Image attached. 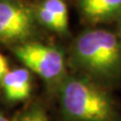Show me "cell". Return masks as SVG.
Segmentation results:
<instances>
[{
	"instance_id": "6da1fadb",
	"label": "cell",
	"mask_w": 121,
	"mask_h": 121,
	"mask_svg": "<svg viewBox=\"0 0 121 121\" xmlns=\"http://www.w3.org/2000/svg\"><path fill=\"white\" fill-rule=\"evenodd\" d=\"M60 103L70 121H120L115 101L107 91L83 77H70L62 83Z\"/></svg>"
},
{
	"instance_id": "7a4b0ae2",
	"label": "cell",
	"mask_w": 121,
	"mask_h": 121,
	"mask_svg": "<svg viewBox=\"0 0 121 121\" xmlns=\"http://www.w3.org/2000/svg\"><path fill=\"white\" fill-rule=\"evenodd\" d=\"M75 65L92 77L113 81L121 78V43L106 29H90L81 33L72 48Z\"/></svg>"
},
{
	"instance_id": "3957f363",
	"label": "cell",
	"mask_w": 121,
	"mask_h": 121,
	"mask_svg": "<svg viewBox=\"0 0 121 121\" xmlns=\"http://www.w3.org/2000/svg\"><path fill=\"white\" fill-rule=\"evenodd\" d=\"M13 52L28 71L35 72L48 83L58 81L65 75V58L56 48L29 41L18 44Z\"/></svg>"
},
{
	"instance_id": "277c9868",
	"label": "cell",
	"mask_w": 121,
	"mask_h": 121,
	"mask_svg": "<svg viewBox=\"0 0 121 121\" xmlns=\"http://www.w3.org/2000/svg\"><path fill=\"white\" fill-rule=\"evenodd\" d=\"M35 29L32 11L15 0H0V41L23 43Z\"/></svg>"
},
{
	"instance_id": "5b68a950",
	"label": "cell",
	"mask_w": 121,
	"mask_h": 121,
	"mask_svg": "<svg viewBox=\"0 0 121 121\" xmlns=\"http://www.w3.org/2000/svg\"><path fill=\"white\" fill-rule=\"evenodd\" d=\"M79 8L89 22H107L121 16V0H79Z\"/></svg>"
},
{
	"instance_id": "8992f818",
	"label": "cell",
	"mask_w": 121,
	"mask_h": 121,
	"mask_svg": "<svg viewBox=\"0 0 121 121\" xmlns=\"http://www.w3.org/2000/svg\"><path fill=\"white\" fill-rule=\"evenodd\" d=\"M7 100L11 102L22 101L28 98L31 92V77L24 68L9 70L1 83Z\"/></svg>"
},
{
	"instance_id": "52a82bcc",
	"label": "cell",
	"mask_w": 121,
	"mask_h": 121,
	"mask_svg": "<svg viewBox=\"0 0 121 121\" xmlns=\"http://www.w3.org/2000/svg\"><path fill=\"white\" fill-rule=\"evenodd\" d=\"M56 18L60 26L63 33H66L69 27V12L64 0H44L40 4Z\"/></svg>"
},
{
	"instance_id": "ba28073f",
	"label": "cell",
	"mask_w": 121,
	"mask_h": 121,
	"mask_svg": "<svg viewBox=\"0 0 121 121\" xmlns=\"http://www.w3.org/2000/svg\"><path fill=\"white\" fill-rule=\"evenodd\" d=\"M36 17H37V20L43 25H44L45 27H48V29H52L58 33H63L62 29H60V26L58 23V21L56 20V18L52 16L50 11L45 9L43 6L39 5L37 7Z\"/></svg>"
},
{
	"instance_id": "9c48e42d",
	"label": "cell",
	"mask_w": 121,
	"mask_h": 121,
	"mask_svg": "<svg viewBox=\"0 0 121 121\" xmlns=\"http://www.w3.org/2000/svg\"><path fill=\"white\" fill-rule=\"evenodd\" d=\"M17 121H48V118L43 108L39 106H33L17 119Z\"/></svg>"
},
{
	"instance_id": "30bf717a",
	"label": "cell",
	"mask_w": 121,
	"mask_h": 121,
	"mask_svg": "<svg viewBox=\"0 0 121 121\" xmlns=\"http://www.w3.org/2000/svg\"><path fill=\"white\" fill-rule=\"evenodd\" d=\"M8 71H9V69H8L7 60H6L5 56L0 52V85H1L3 78H4V76L6 75V73Z\"/></svg>"
},
{
	"instance_id": "8fae6325",
	"label": "cell",
	"mask_w": 121,
	"mask_h": 121,
	"mask_svg": "<svg viewBox=\"0 0 121 121\" xmlns=\"http://www.w3.org/2000/svg\"><path fill=\"white\" fill-rule=\"evenodd\" d=\"M0 121H17V119H9V118H7L6 116H4L3 114L0 113Z\"/></svg>"
},
{
	"instance_id": "7c38bea8",
	"label": "cell",
	"mask_w": 121,
	"mask_h": 121,
	"mask_svg": "<svg viewBox=\"0 0 121 121\" xmlns=\"http://www.w3.org/2000/svg\"><path fill=\"white\" fill-rule=\"evenodd\" d=\"M118 30H119V36H121V16L119 17V25H118Z\"/></svg>"
}]
</instances>
